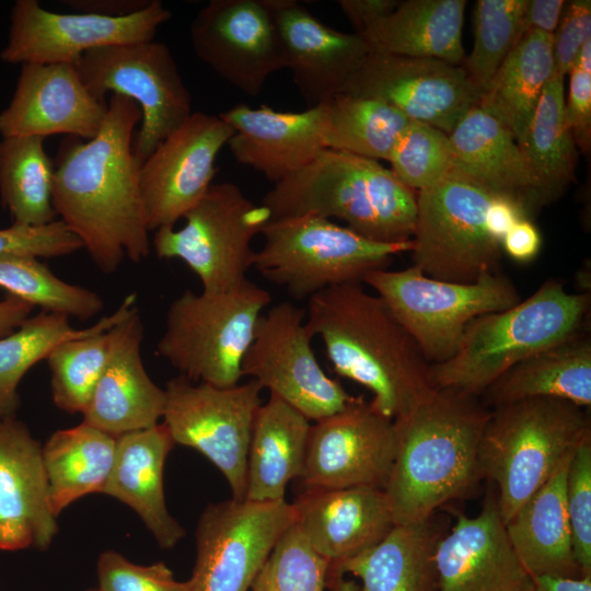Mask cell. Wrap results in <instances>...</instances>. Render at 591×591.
<instances>
[{
    "label": "cell",
    "instance_id": "1",
    "mask_svg": "<svg viewBox=\"0 0 591 591\" xmlns=\"http://www.w3.org/2000/svg\"><path fill=\"white\" fill-rule=\"evenodd\" d=\"M139 106L113 94L97 135L66 137L54 162L53 202L57 217L81 241L95 266L115 273L151 252L140 193L142 162L134 152Z\"/></svg>",
    "mask_w": 591,
    "mask_h": 591
},
{
    "label": "cell",
    "instance_id": "2",
    "mask_svg": "<svg viewBox=\"0 0 591 591\" xmlns=\"http://www.w3.org/2000/svg\"><path fill=\"white\" fill-rule=\"evenodd\" d=\"M306 323L333 370L364 386L371 405L396 419L433 386L430 363L382 299L361 282L329 287L309 298Z\"/></svg>",
    "mask_w": 591,
    "mask_h": 591
},
{
    "label": "cell",
    "instance_id": "3",
    "mask_svg": "<svg viewBox=\"0 0 591 591\" xmlns=\"http://www.w3.org/2000/svg\"><path fill=\"white\" fill-rule=\"evenodd\" d=\"M490 412L478 397L433 387L393 420L396 454L384 493L394 524L429 520L483 478L479 448Z\"/></svg>",
    "mask_w": 591,
    "mask_h": 591
},
{
    "label": "cell",
    "instance_id": "4",
    "mask_svg": "<svg viewBox=\"0 0 591 591\" xmlns=\"http://www.w3.org/2000/svg\"><path fill=\"white\" fill-rule=\"evenodd\" d=\"M262 205L271 219L301 215L335 218L372 241L403 243L414 234L417 193L375 160L324 149L274 184Z\"/></svg>",
    "mask_w": 591,
    "mask_h": 591
},
{
    "label": "cell",
    "instance_id": "5",
    "mask_svg": "<svg viewBox=\"0 0 591 591\" xmlns=\"http://www.w3.org/2000/svg\"><path fill=\"white\" fill-rule=\"evenodd\" d=\"M590 302L547 279L525 300L473 320L455 354L430 364L432 386L479 397L514 364L583 331Z\"/></svg>",
    "mask_w": 591,
    "mask_h": 591
},
{
    "label": "cell",
    "instance_id": "6",
    "mask_svg": "<svg viewBox=\"0 0 591 591\" xmlns=\"http://www.w3.org/2000/svg\"><path fill=\"white\" fill-rule=\"evenodd\" d=\"M591 436L587 408L558 398H528L491 408L479 466L496 488L506 523Z\"/></svg>",
    "mask_w": 591,
    "mask_h": 591
},
{
    "label": "cell",
    "instance_id": "7",
    "mask_svg": "<svg viewBox=\"0 0 591 591\" xmlns=\"http://www.w3.org/2000/svg\"><path fill=\"white\" fill-rule=\"evenodd\" d=\"M270 303V293L248 279L225 291L185 290L167 309L158 354L190 381L239 384L257 322Z\"/></svg>",
    "mask_w": 591,
    "mask_h": 591
},
{
    "label": "cell",
    "instance_id": "8",
    "mask_svg": "<svg viewBox=\"0 0 591 591\" xmlns=\"http://www.w3.org/2000/svg\"><path fill=\"white\" fill-rule=\"evenodd\" d=\"M252 267L266 280L301 300L329 287L363 281L385 269L393 257L410 252L412 240L381 243L314 215L270 219Z\"/></svg>",
    "mask_w": 591,
    "mask_h": 591
},
{
    "label": "cell",
    "instance_id": "9",
    "mask_svg": "<svg viewBox=\"0 0 591 591\" xmlns=\"http://www.w3.org/2000/svg\"><path fill=\"white\" fill-rule=\"evenodd\" d=\"M362 282L382 299L430 364L455 354L473 320L521 301L514 283L499 270L473 282H452L428 277L412 265L370 271Z\"/></svg>",
    "mask_w": 591,
    "mask_h": 591
},
{
    "label": "cell",
    "instance_id": "10",
    "mask_svg": "<svg viewBox=\"0 0 591 591\" xmlns=\"http://www.w3.org/2000/svg\"><path fill=\"white\" fill-rule=\"evenodd\" d=\"M494 195L456 172L418 192L413 266L452 282L497 271L503 252L488 222Z\"/></svg>",
    "mask_w": 591,
    "mask_h": 591
},
{
    "label": "cell",
    "instance_id": "11",
    "mask_svg": "<svg viewBox=\"0 0 591 591\" xmlns=\"http://www.w3.org/2000/svg\"><path fill=\"white\" fill-rule=\"evenodd\" d=\"M185 224L154 232L159 258L179 259L198 277L205 292L232 289L245 281L255 251L253 239L271 219L233 183L212 184L184 216Z\"/></svg>",
    "mask_w": 591,
    "mask_h": 591
},
{
    "label": "cell",
    "instance_id": "12",
    "mask_svg": "<svg viewBox=\"0 0 591 591\" xmlns=\"http://www.w3.org/2000/svg\"><path fill=\"white\" fill-rule=\"evenodd\" d=\"M74 67L95 99L117 94L139 106L141 125L134 152L141 162L193 114L190 92L161 42L99 47L83 54Z\"/></svg>",
    "mask_w": 591,
    "mask_h": 591
},
{
    "label": "cell",
    "instance_id": "13",
    "mask_svg": "<svg viewBox=\"0 0 591 591\" xmlns=\"http://www.w3.org/2000/svg\"><path fill=\"white\" fill-rule=\"evenodd\" d=\"M262 390L254 380L220 387L181 374L164 389L162 418L175 444L207 457L224 476L236 500L245 498L248 445L263 404Z\"/></svg>",
    "mask_w": 591,
    "mask_h": 591
},
{
    "label": "cell",
    "instance_id": "14",
    "mask_svg": "<svg viewBox=\"0 0 591 591\" xmlns=\"http://www.w3.org/2000/svg\"><path fill=\"white\" fill-rule=\"evenodd\" d=\"M313 338L302 309L290 302L266 309L244 356L242 374L317 421L344 410L357 396L324 372Z\"/></svg>",
    "mask_w": 591,
    "mask_h": 591
},
{
    "label": "cell",
    "instance_id": "15",
    "mask_svg": "<svg viewBox=\"0 0 591 591\" xmlns=\"http://www.w3.org/2000/svg\"><path fill=\"white\" fill-rule=\"evenodd\" d=\"M296 521L286 499H229L208 505L196 528V561L187 591H250L274 546Z\"/></svg>",
    "mask_w": 591,
    "mask_h": 591
},
{
    "label": "cell",
    "instance_id": "16",
    "mask_svg": "<svg viewBox=\"0 0 591 591\" xmlns=\"http://www.w3.org/2000/svg\"><path fill=\"white\" fill-rule=\"evenodd\" d=\"M172 18L159 0L124 18L58 13L36 0H18L11 11L9 38L0 58L9 63H71L89 50L154 39Z\"/></svg>",
    "mask_w": 591,
    "mask_h": 591
},
{
    "label": "cell",
    "instance_id": "17",
    "mask_svg": "<svg viewBox=\"0 0 591 591\" xmlns=\"http://www.w3.org/2000/svg\"><path fill=\"white\" fill-rule=\"evenodd\" d=\"M340 92L386 103L447 135L480 97L463 66L372 51Z\"/></svg>",
    "mask_w": 591,
    "mask_h": 591
},
{
    "label": "cell",
    "instance_id": "18",
    "mask_svg": "<svg viewBox=\"0 0 591 591\" xmlns=\"http://www.w3.org/2000/svg\"><path fill=\"white\" fill-rule=\"evenodd\" d=\"M395 454L393 419L357 396L344 410L311 425L299 478L305 488L384 490Z\"/></svg>",
    "mask_w": 591,
    "mask_h": 591
},
{
    "label": "cell",
    "instance_id": "19",
    "mask_svg": "<svg viewBox=\"0 0 591 591\" xmlns=\"http://www.w3.org/2000/svg\"><path fill=\"white\" fill-rule=\"evenodd\" d=\"M233 135L220 117L193 114L142 162L140 193L149 231L174 228L206 195L216 159Z\"/></svg>",
    "mask_w": 591,
    "mask_h": 591
},
{
    "label": "cell",
    "instance_id": "20",
    "mask_svg": "<svg viewBox=\"0 0 591 591\" xmlns=\"http://www.w3.org/2000/svg\"><path fill=\"white\" fill-rule=\"evenodd\" d=\"M189 36L196 56L250 96L258 95L269 76L286 68L265 0H211L193 19Z\"/></svg>",
    "mask_w": 591,
    "mask_h": 591
},
{
    "label": "cell",
    "instance_id": "21",
    "mask_svg": "<svg viewBox=\"0 0 591 591\" xmlns=\"http://www.w3.org/2000/svg\"><path fill=\"white\" fill-rule=\"evenodd\" d=\"M106 111L107 102L89 92L74 65L24 63L12 100L0 113V134L90 140L100 131Z\"/></svg>",
    "mask_w": 591,
    "mask_h": 591
},
{
    "label": "cell",
    "instance_id": "22",
    "mask_svg": "<svg viewBox=\"0 0 591 591\" xmlns=\"http://www.w3.org/2000/svg\"><path fill=\"white\" fill-rule=\"evenodd\" d=\"M437 591H528L532 578L507 537L496 491L474 517L459 514L434 554Z\"/></svg>",
    "mask_w": 591,
    "mask_h": 591
},
{
    "label": "cell",
    "instance_id": "23",
    "mask_svg": "<svg viewBox=\"0 0 591 591\" xmlns=\"http://www.w3.org/2000/svg\"><path fill=\"white\" fill-rule=\"evenodd\" d=\"M278 30L286 68L309 107L339 93L363 63L370 48L356 34L325 25L294 0H265Z\"/></svg>",
    "mask_w": 591,
    "mask_h": 591
},
{
    "label": "cell",
    "instance_id": "24",
    "mask_svg": "<svg viewBox=\"0 0 591 591\" xmlns=\"http://www.w3.org/2000/svg\"><path fill=\"white\" fill-rule=\"evenodd\" d=\"M143 324L137 306L109 331L107 359L83 422L115 438L159 424L165 391L149 376L142 359Z\"/></svg>",
    "mask_w": 591,
    "mask_h": 591
},
{
    "label": "cell",
    "instance_id": "25",
    "mask_svg": "<svg viewBox=\"0 0 591 591\" xmlns=\"http://www.w3.org/2000/svg\"><path fill=\"white\" fill-rule=\"evenodd\" d=\"M42 445L15 417L0 419V549L45 551L58 532Z\"/></svg>",
    "mask_w": 591,
    "mask_h": 591
},
{
    "label": "cell",
    "instance_id": "26",
    "mask_svg": "<svg viewBox=\"0 0 591 591\" xmlns=\"http://www.w3.org/2000/svg\"><path fill=\"white\" fill-rule=\"evenodd\" d=\"M219 116L233 129L228 141L233 158L274 184L326 149L324 104L296 113L240 104Z\"/></svg>",
    "mask_w": 591,
    "mask_h": 591
},
{
    "label": "cell",
    "instance_id": "27",
    "mask_svg": "<svg viewBox=\"0 0 591 591\" xmlns=\"http://www.w3.org/2000/svg\"><path fill=\"white\" fill-rule=\"evenodd\" d=\"M291 503L300 532L329 564L374 546L394 526L386 495L375 487L304 488Z\"/></svg>",
    "mask_w": 591,
    "mask_h": 591
},
{
    "label": "cell",
    "instance_id": "28",
    "mask_svg": "<svg viewBox=\"0 0 591 591\" xmlns=\"http://www.w3.org/2000/svg\"><path fill=\"white\" fill-rule=\"evenodd\" d=\"M449 137L454 172L518 201L532 219L544 207L517 139L488 107L477 102Z\"/></svg>",
    "mask_w": 591,
    "mask_h": 591
},
{
    "label": "cell",
    "instance_id": "29",
    "mask_svg": "<svg viewBox=\"0 0 591 591\" xmlns=\"http://www.w3.org/2000/svg\"><path fill=\"white\" fill-rule=\"evenodd\" d=\"M174 445L163 422L117 437L112 473L103 493L130 507L164 549L185 536L164 496L163 470Z\"/></svg>",
    "mask_w": 591,
    "mask_h": 591
},
{
    "label": "cell",
    "instance_id": "30",
    "mask_svg": "<svg viewBox=\"0 0 591 591\" xmlns=\"http://www.w3.org/2000/svg\"><path fill=\"white\" fill-rule=\"evenodd\" d=\"M571 455L505 523L509 543L531 578L582 577L565 505V480Z\"/></svg>",
    "mask_w": 591,
    "mask_h": 591
},
{
    "label": "cell",
    "instance_id": "31",
    "mask_svg": "<svg viewBox=\"0 0 591 591\" xmlns=\"http://www.w3.org/2000/svg\"><path fill=\"white\" fill-rule=\"evenodd\" d=\"M488 408L528 398L591 406V338L581 331L514 364L479 396Z\"/></svg>",
    "mask_w": 591,
    "mask_h": 591
},
{
    "label": "cell",
    "instance_id": "32",
    "mask_svg": "<svg viewBox=\"0 0 591 591\" xmlns=\"http://www.w3.org/2000/svg\"><path fill=\"white\" fill-rule=\"evenodd\" d=\"M464 0H407L360 35L372 53L463 66Z\"/></svg>",
    "mask_w": 591,
    "mask_h": 591
},
{
    "label": "cell",
    "instance_id": "33",
    "mask_svg": "<svg viewBox=\"0 0 591 591\" xmlns=\"http://www.w3.org/2000/svg\"><path fill=\"white\" fill-rule=\"evenodd\" d=\"M310 428V420L303 414L270 394L254 420L244 499L285 500L288 484L301 475Z\"/></svg>",
    "mask_w": 591,
    "mask_h": 591
},
{
    "label": "cell",
    "instance_id": "34",
    "mask_svg": "<svg viewBox=\"0 0 591 591\" xmlns=\"http://www.w3.org/2000/svg\"><path fill=\"white\" fill-rule=\"evenodd\" d=\"M440 537L431 518L394 524L374 546L329 564L328 573L356 577L363 591H437L434 554Z\"/></svg>",
    "mask_w": 591,
    "mask_h": 591
},
{
    "label": "cell",
    "instance_id": "35",
    "mask_svg": "<svg viewBox=\"0 0 591 591\" xmlns=\"http://www.w3.org/2000/svg\"><path fill=\"white\" fill-rule=\"evenodd\" d=\"M115 452V437L83 421L47 439L42 455L49 505L56 517L79 498L104 493Z\"/></svg>",
    "mask_w": 591,
    "mask_h": 591
},
{
    "label": "cell",
    "instance_id": "36",
    "mask_svg": "<svg viewBox=\"0 0 591 591\" xmlns=\"http://www.w3.org/2000/svg\"><path fill=\"white\" fill-rule=\"evenodd\" d=\"M553 76V35L530 31L499 67L478 103L495 113L520 143Z\"/></svg>",
    "mask_w": 591,
    "mask_h": 591
},
{
    "label": "cell",
    "instance_id": "37",
    "mask_svg": "<svg viewBox=\"0 0 591 591\" xmlns=\"http://www.w3.org/2000/svg\"><path fill=\"white\" fill-rule=\"evenodd\" d=\"M564 108V78L553 76L519 143L544 206L560 197L575 179L578 152L565 124Z\"/></svg>",
    "mask_w": 591,
    "mask_h": 591
},
{
    "label": "cell",
    "instance_id": "38",
    "mask_svg": "<svg viewBox=\"0 0 591 591\" xmlns=\"http://www.w3.org/2000/svg\"><path fill=\"white\" fill-rule=\"evenodd\" d=\"M54 162L42 137L0 140V197L13 223L45 225L56 219L53 202Z\"/></svg>",
    "mask_w": 591,
    "mask_h": 591
},
{
    "label": "cell",
    "instance_id": "39",
    "mask_svg": "<svg viewBox=\"0 0 591 591\" xmlns=\"http://www.w3.org/2000/svg\"><path fill=\"white\" fill-rule=\"evenodd\" d=\"M326 149L386 160L410 121L381 101L339 92L325 104Z\"/></svg>",
    "mask_w": 591,
    "mask_h": 591
},
{
    "label": "cell",
    "instance_id": "40",
    "mask_svg": "<svg viewBox=\"0 0 591 591\" xmlns=\"http://www.w3.org/2000/svg\"><path fill=\"white\" fill-rule=\"evenodd\" d=\"M137 294L125 297L99 329L56 346L47 356L51 396L55 405L70 414H83L107 359L108 331L136 306Z\"/></svg>",
    "mask_w": 591,
    "mask_h": 591
},
{
    "label": "cell",
    "instance_id": "41",
    "mask_svg": "<svg viewBox=\"0 0 591 591\" xmlns=\"http://www.w3.org/2000/svg\"><path fill=\"white\" fill-rule=\"evenodd\" d=\"M68 316L40 311L11 334L0 338V419L15 417L20 405L18 385L38 361L59 344L99 329L108 315L86 328H73Z\"/></svg>",
    "mask_w": 591,
    "mask_h": 591
},
{
    "label": "cell",
    "instance_id": "42",
    "mask_svg": "<svg viewBox=\"0 0 591 591\" xmlns=\"http://www.w3.org/2000/svg\"><path fill=\"white\" fill-rule=\"evenodd\" d=\"M40 258L0 256V288L42 311L86 321L104 309L102 297L88 288L57 277Z\"/></svg>",
    "mask_w": 591,
    "mask_h": 591
},
{
    "label": "cell",
    "instance_id": "43",
    "mask_svg": "<svg viewBox=\"0 0 591 591\" xmlns=\"http://www.w3.org/2000/svg\"><path fill=\"white\" fill-rule=\"evenodd\" d=\"M526 0H478L474 13V44L464 69L480 95L524 35Z\"/></svg>",
    "mask_w": 591,
    "mask_h": 591
},
{
    "label": "cell",
    "instance_id": "44",
    "mask_svg": "<svg viewBox=\"0 0 591 591\" xmlns=\"http://www.w3.org/2000/svg\"><path fill=\"white\" fill-rule=\"evenodd\" d=\"M387 161L391 171L418 193L454 172L449 135L425 123L410 120L396 140Z\"/></svg>",
    "mask_w": 591,
    "mask_h": 591
},
{
    "label": "cell",
    "instance_id": "45",
    "mask_svg": "<svg viewBox=\"0 0 591 591\" xmlns=\"http://www.w3.org/2000/svg\"><path fill=\"white\" fill-rule=\"evenodd\" d=\"M329 561L306 542L296 522L280 536L250 591H325Z\"/></svg>",
    "mask_w": 591,
    "mask_h": 591
},
{
    "label": "cell",
    "instance_id": "46",
    "mask_svg": "<svg viewBox=\"0 0 591 591\" xmlns=\"http://www.w3.org/2000/svg\"><path fill=\"white\" fill-rule=\"evenodd\" d=\"M565 505L576 561L582 576H591V436L571 455Z\"/></svg>",
    "mask_w": 591,
    "mask_h": 591
},
{
    "label": "cell",
    "instance_id": "47",
    "mask_svg": "<svg viewBox=\"0 0 591 591\" xmlns=\"http://www.w3.org/2000/svg\"><path fill=\"white\" fill-rule=\"evenodd\" d=\"M96 570L101 591H187L164 563L137 565L114 551L100 555Z\"/></svg>",
    "mask_w": 591,
    "mask_h": 591
},
{
    "label": "cell",
    "instance_id": "48",
    "mask_svg": "<svg viewBox=\"0 0 591 591\" xmlns=\"http://www.w3.org/2000/svg\"><path fill=\"white\" fill-rule=\"evenodd\" d=\"M83 248L81 241L59 219L45 225L12 223L0 229V256L54 258Z\"/></svg>",
    "mask_w": 591,
    "mask_h": 591
},
{
    "label": "cell",
    "instance_id": "49",
    "mask_svg": "<svg viewBox=\"0 0 591 591\" xmlns=\"http://www.w3.org/2000/svg\"><path fill=\"white\" fill-rule=\"evenodd\" d=\"M591 39L590 0L566 1L553 34L554 76L569 73L581 46Z\"/></svg>",
    "mask_w": 591,
    "mask_h": 591
},
{
    "label": "cell",
    "instance_id": "50",
    "mask_svg": "<svg viewBox=\"0 0 591 591\" xmlns=\"http://www.w3.org/2000/svg\"><path fill=\"white\" fill-rule=\"evenodd\" d=\"M569 95L564 119L577 147L589 152L591 144V73L576 67L569 71Z\"/></svg>",
    "mask_w": 591,
    "mask_h": 591
},
{
    "label": "cell",
    "instance_id": "51",
    "mask_svg": "<svg viewBox=\"0 0 591 591\" xmlns=\"http://www.w3.org/2000/svg\"><path fill=\"white\" fill-rule=\"evenodd\" d=\"M542 246V236L531 219L515 222L502 240V252L518 263L533 260Z\"/></svg>",
    "mask_w": 591,
    "mask_h": 591
},
{
    "label": "cell",
    "instance_id": "52",
    "mask_svg": "<svg viewBox=\"0 0 591 591\" xmlns=\"http://www.w3.org/2000/svg\"><path fill=\"white\" fill-rule=\"evenodd\" d=\"M396 0H339L337 3L356 30L362 33L376 21L389 15L398 4Z\"/></svg>",
    "mask_w": 591,
    "mask_h": 591
},
{
    "label": "cell",
    "instance_id": "53",
    "mask_svg": "<svg viewBox=\"0 0 591 591\" xmlns=\"http://www.w3.org/2000/svg\"><path fill=\"white\" fill-rule=\"evenodd\" d=\"M566 1L564 0H526L523 30L538 31L553 35L559 24Z\"/></svg>",
    "mask_w": 591,
    "mask_h": 591
},
{
    "label": "cell",
    "instance_id": "54",
    "mask_svg": "<svg viewBox=\"0 0 591 591\" xmlns=\"http://www.w3.org/2000/svg\"><path fill=\"white\" fill-rule=\"evenodd\" d=\"M152 0H62L73 12L90 13L108 18L136 14L151 4Z\"/></svg>",
    "mask_w": 591,
    "mask_h": 591
},
{
    "label": "cell",
    "instance_id": "55",
    "mask_svg": "<svg viewBox=\"0 0 591 591\" xmlns=\"http://www.w3.org/2000/svg\"><path fill=\"white\" fill-rule=\"evenodd\" d=\"M35 306L13 296L0 301V338L14 332L27 320Z\"/></svg>",
    "mask_w": 591,
    "mask_h": 591
},
{
    "label": "cell",
    "instance_id": "56",
    "mask_svg": "<svg viewBox=\"0 0 591 591\" xmlns=\"http://www.w3.org/2000/svg\"><path fill=\"white\" fill-rule=\"evenodd\" d=\"M533 591H591V576L564 578L540 576L532 578Z\"/></svg>",
    "mask_w": 591,
    "mask_h": 591
},
{
    "label": "cell",
    "instance_id": "57",
    "mask_svg": "<svg viewBox=\"0 0 591 591\" xmlns=\"http://www.w3.org/2000/svg\"><path fill=\"white\" fill-rule=\"evenodd\" d=\"M326 589L329 591H363L356 580L335 573H327Z\"/></svg>",
    "mask_w": 591,
    "mask_h": 591
},
{
    "label": "cell",
    "instance_id": "58",
    "mask_svg": "<svg viewBox=\"0 0 591 591\" xmlns=\"http://www.w3.org/2000/svg\"><path fill=\"white\" fill-rule=\"evenodd\" d=\"M572 67H576L584 72L591 73V39H588L581 46Z\"/></svg>",
    "mask_w": 591,
    "mask_h": 591
},
{
    "label": "cell",
    "instance_id": "59",
    "mask_svg": "<svg viewBox=\"0 0 591 591\" xmlns=\"http://www.w3.org/2000/svg\"><path fill=\"white\" fill-rule=\"evenodd\" d=\"M86 591H101L100 589H89Z\"/></svg>",
    "mask_w": 591,
    "mask_h": 591
},
{
    "label": "cell",
    "instance_id": "60",
    "mask_svg": "<svg viewBox=\"0 0 591 591\" xmlns=\"http://www.w3.org/2000/svg\"><path fill=\"white\" fill-rule=\"evenodd\" d=\"M528 591H533V588H532V589H530V590H528Z\"/></svg>",
    "mask_w": 591,
    "mask_h": 591
}]
</instances>
